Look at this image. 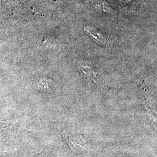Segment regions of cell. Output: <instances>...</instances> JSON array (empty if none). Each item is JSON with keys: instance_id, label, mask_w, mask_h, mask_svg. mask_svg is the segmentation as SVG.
I'll return each mask as SVG.
<instances>
[{"instance_id": "cell-2", "label": "cell", "mask_w": 157, "mask_h": 157, "mask_svg": "<svg viewBox=\"0 0 157 157\" xmlns=\"http://www.w3.org/2000/svg\"><path fill=\"white\" fill-rule=\"evenodd\" d=\"M81 69L82 72H83L87 78H90L91 80H93L94 82H96L97 77H96L95 72L93 70L91 67H90L87 63H82L81 65Z\"/></svg>"}, {"instance_id": "cell-1", "label": "cell", "mask_w": 157, "mask_h": 157, "mask_svg": "<svg viewBox=\"0 0 157 157\" xmlns=\"http://www.w3.org/2000/svg\"><path fill=\"white\" fill-rule=\"evenodd\" d=\"M84 31L87 33L90 34L97 43L101 44H105L107 43V40L95 29L90 26H86L84 28Z\"/></svg>"}]
</instances>
